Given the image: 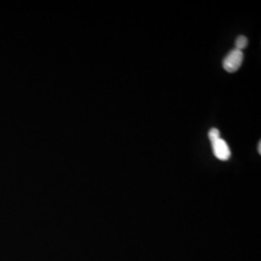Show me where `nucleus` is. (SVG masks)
Instances as JSON below:
<instances>
[{
	"instance_id": "nucleus-1",
	"label": "nucleus",
	"mask_w": 261,
	"mask_h": 261,
	"mask_svg": "<svg viewBox=\"0 0 261 261\" xmlns=\"http://www.w3.org/2000/svg\"><path fill=\"white\" fill-rule=\"evenodd\" d=\"M243 59H244L243 52L234 49L225 57L222 61V68L229 73H234L240 68L243 63Z\"/></svg>"
},
{
	"instance_id": "nucleus-2",
	"label": "nucleus",
	"mask_w": 261,
	"mask_h": 261,
	"mask_svg": "<svg viewBox=\"0 0 261 261\" xmlns=\"http://www.w3.org/2000/svg\"><path fill=\"white\" fill-rule=\"evenodd\" d=\"M211 144H212L213 153L217 159H219L220 161H229L230 160L231 152H230V146L226 140H223L222 138L219 137L217 140L211 142Z\"/></svg>"
},
{
	"instance_id": "nucleus-3",
	"label": "nucleus",
	"mask_w": 261,
	"mask_h": 261,
	"mask_svg": "<svg viewBox=\"0 0 261 261\" xmlns=\"http://www.w3.org/2000/svg\"><path fill=\"white\" fill-rule=\"evenodd\" d=\"M235 45H236V50L243 51V50L248 46V39H247L245 36L241 35V36H239V37L236 39Z\"/></svg>"
},
{
	"instance_id": "nucleus-4",
	"label": "nucleus",
	"mask_w": 261,
	"mask_h": 261,
	"mask_svg": "<svg viewBox=\"0 0 261 261\" xmlns=\"http://www.w3.org/2000/svg\"><path fill=\"white\" fill-rule=\"evenodd\" d=\"M219 136H220V134H219V131L218 130V129H216V128H213V129H211V130L209 131L208 137L211 142H213V141L217 140L218 138L220 137Z\"/></svg>"
},
{
	"instance_id": "nucleus-5",
	"label": "nucleus",
	"mask_w": 261,
	"mask_h": 261,
	"mask_svg": "<svg viewBox=\"0 0 261 261\" xmlns=\"http://www.w3.org/2000/svg\"><path fill=\"white\" fill-rule=\"evenodd\" d=\"M257 151H258V154H261V141L258 142V147H257Z\"/></svg>"
}]
</instances>
